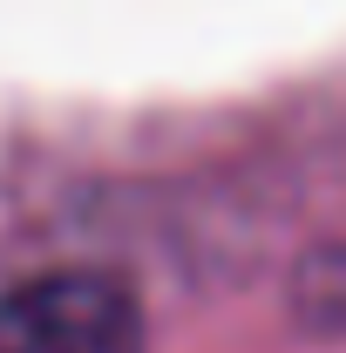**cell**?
Here are the masks:
<instances>
[{
  "label": "cell",
  "instance_id": "obj_1",
  "mask_svg": "<svg viewBox=\"0 0 346 353\" xmlns=\"http://www.w3.org/2000/svg\"><path fill=\"white\" fill-rule=\"evenodd\" d=\"M0 353H143V306L116 272H34L0 292Z\"/></svg>",
  "mask_w": 346,
  "mask_h": 353
}]
</instances>
